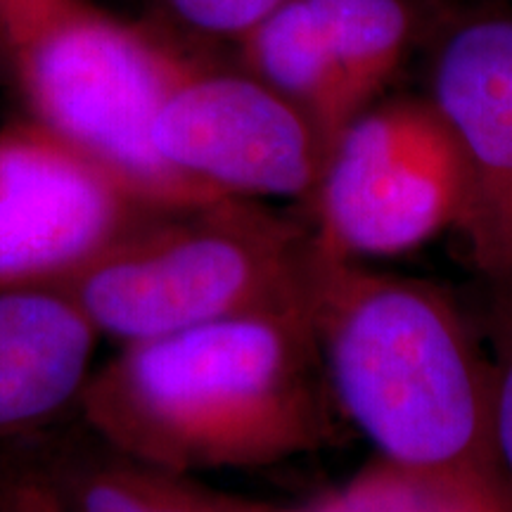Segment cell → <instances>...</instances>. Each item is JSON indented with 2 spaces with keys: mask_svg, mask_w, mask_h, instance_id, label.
Here are the masks:
<instances>
[{
  "mask_svg": "<svg viewBox=\"0 0 512 512\" xmlns=\"http://www.w3.org/2000/svg\"><path fill=\"white\" fill-rule=\"evenodd\" d=\"M95 437V434H93ZM211 489L197 477L140 463L95 437L93 451L57 453L0 486V512H302Z\"/></svg>",
  "mask_w": 512,
  "mask_h": 512,
  "instance_id": "30bf717a",
  "label": "cell"
},
{
  "mask_svg": "<svg viewBox=\"0 0 512 512\" xmlns=\"http://www.w3.org/2000/svg\"><path fill=\"white\" fill-rule=\"evenodd\" d=\"M316 235L256 200L162 211L62 290L121 344L311 306Z\"/></svg>",
  "mask_w": 512,
  "mask_h": 512,
  "instance_id": "277c9868",
  "label": "cell"
},
{
  "mask_svg": "<svg viewBox=\"0 0 512 512\" xmlns=\"http://www.w3.org/2000/svg\"><path fill=\"white\" fill-rule=\"evenodd\" d=\"M311 316L337 411L377 456L498 472L489 356L441 287L316 238Z\"/></svg>",
  "mask_w": 512,
  "mask_h": 512,
  "instance_id": "7a4b0ae2",
  "label": "cell"
},
{
  "mask_svg": "<svg viewBox=\"0 0 512 512\" xmlns=\"http://www.w3.org/2000/svg\"><path fill=\"white\" fill-rule=\"evenodd\" d=\"M8 86L24 117L124 178L159 209L228 197L178 176L152 145V121L188 41L162 24L124 22L93 0H0Z\"/></svg>",
  "mask_w": 512,
  "mask_h": 512,
  "instance_id": "3957f363",
  "label": "cell"
},
{
  "mask_svg": "<svg viewBox=\"0 0 512 512\" xmlns=\"http://www.w3.org/2000/svg\"><path fill=\"white\" fill-rule=\"evenodd\" d=\"M76 411L140 463L197 477L285 463L337 441L311 306L121 344Z\"/></svg>",
  "mask_w": 512,
  "mask_h": 512,
  "instance_id": "6da1fadb",
  "label": "cell"
},
{
  "mask_svg": "<svg viewBox=\"0 0 512 512\" xmlns=\"http://www.w3.org/2000/svg\"><path fill=\"white\" fill-rule=\"evenodd\" d=\"M354 119L375 105L415 41L411 0H311Z\"/></svg>",
  "mask_w": 512,
  "mask_h": 512,
  "instance_id": "7c38bea8",
  "label": "cell"
},
{
  "mask_svg": "<svg viewBox=\"0 0 512 512\" xmlns=\"http://www.w3.org/2000/svg\"><path fill=\"white\" fill-rule=\"evenodd\" d=\"M484 328L491 366V444L512 494V287H489Z\"/></svg>",
  "mask_w": 512,
  "mask_h": 512,
  "instance_id": "5bb4252c",
  "label": "cell"
},
{
  "mask_svg": "<svg viewBox=\"0 0 512 512\" xmlns=\"http://www.w3.org/2000/svg\"><path fill=\"white\" fill-rule=\"evenodd\" d=\"M311 204L325 247L361 261L408 254L463 223V152L430 98L375 102L339 133Z\"/></svg>",
  "mask_w": 512,
  "mask_h": 512,
  "instance_id": "5b68a950",
  "label": "cell"
},
{
  "mask_svg": "<svg viewBox=\"0 0 512 512\" xmlns=\"http://www.w3.org/2000/svg\"><path fill=\"white\" fill-rule=\"evenodd\" d=\"M8 81V74H5V50H3V34H0V83Z\"/></svg>",
  "mask_w": 512,
  "mask_h": 512,
  "instance_id": "9a60e30c",
  "label": "cell"
},
{
  "mask_svg": "<svg viewBox=\"0 0 512 512\" xmlns=\"http://www.w3.org/2000/svg\"><path fill=\"white\" fill-rule=\"evenodd\" d=\"M162 211L38 121L0 126V290L62 287Z\"/></svg>",
  "mask_w": 512,
  "mask_h": 512,
  "instance_id": "52a82bcc",
  "label": "cell"
},
{
  "mask_svg": "<svg viewBox=\"0 0 512 512\" xmlns=\"http://www.w3.org/2000/svg\"><path fill=\"white\" fill-rule=\"evenodd\" d=\"M98 339L62 287L0 290V446L79 406Z\"/></svg>",
  "mask_w": 512,
  "mask_h": 512,
  "instance_id": "9c48e42d",
  "label": "cell"
},
{
  "mask_svg": "<svg viewBox=\"0 0 512 512\" xmlns=\"http://www.w3.org/2000/svg\"><path fill=\"white\" fill-rule=\"evenodd\" d=\"M430 100L463 152L458 230L472 264L489 287H512V17L470 19L444 38Z\"/></svg>",
  "mask_w": 512,
  "mask_h": 512,
  "instance_id": "ba28073f",
  "label": "cell"
},
{
  "mask_svg": "<svg viewBox=\"0 0 512 512\" xmlns=\"http://www.w3.org/2000/svg\"><path fill=\"white\" fill-rule=\"evenodd\" d=\"M152 145L211 195L313 200L328 147L294 102L242 64L188 50L152 121Z\"/></svg>",
  "mask_w": 512,
  "mask_h": 512,
  "instance_id": "8992f818",
  "label": "cell"
},
{
  "mask_svg": "<svg viewBox=\"0 0 512 512\" xmlns=\"http://www.w3.org/2000/svg\"><path fill=\"white\" fill-rule=\"evenodd\" d=\"M302 512H512V494L491 470L406 465L377 456Z\"/></svg>",
  "mask_w": 512,
  "mask_h": 512,
  "instance_id": "8fae6325",
  "label": "cell"
},
{
  "mask_svg": "<svg viewBox=\"0 0 512 512\" xmlns=\"http://www.w3.org/2000/svg\"><path fill=\"white\" fill-rule=\"evenodd\" d=\"M159 24L183 41L238 43L287 0H147Z\"/></svg>",
  "mask_w": 512,
  "mask_h": 512,
  "instance_id": "4fadbf2b",
  "label": "cell"
}]
</instances>
